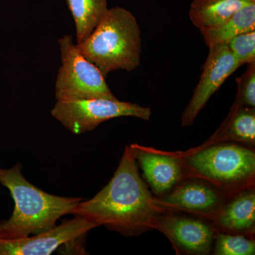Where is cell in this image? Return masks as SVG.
Returning <instances> with one entry per match:
<instances>
[{"label": "cell", "mask_w": 255, "mask_h": 255, "mask_svg": "<svg viewBox=\"0 0 255 255\" xmlns=\"http://www.w3.org/2000/svg\"><path fill=\"white\" fill-rule=\"evenodd\" d=\"M71 214L124 236H140L154 227L156 201L139 175L130 146L107 185L91 199L79 202Z\"/></svg>", "instance_id": "6da1fadb"}, {"label": "cell", "mask_w": 255, "mask_h": 255, "mask_svg": "<svg viewBox=\"0 0 255 255\" xmlns=\"http://www.w3.org/2000/svg\"><path fill=\"white\" fill-rule=\"evenodd\" d=\"M21 164L0 168V183L9 191L14 209L9 219L0 221V238L18 239L36 236L57 226L60 218L71 214L82 198L48 194L28 182Z\"/></svg>", "instance_id": "7a4b0ae2"}, {"label": "cell", "mask_w": 255, "mask_h": 255, "mask_svg": "<svg viewBox=\"0 0 255 255\" xmlns=\"http://www.w3.org/2000/svg\"><path fill=\"white\" fill-rule=\"evenodd\" d=\"M140 34L133 14L115 6L107 9L91 34L77 46L106 78L116 70L130 72L140 65Z\"/></svg>", "instance_id": "3957f363"}, {"label": "cell", "mask_w": 255, "mask_h": 255, "mask_svg": "<svg viewBox=\"0 0 255 255\" xmlns=\"http://www.w3.org/2000/svg\"><path fill=\"white\" fill-rule=\"evenodd\" d=\"M58 43L62 65L55 82L57 101L118 100L100 70L82 54L77 44L73 43V37L65 35L60 38Z\"/></svg>", "instance_id": "277c9868"}, {"label": "cell", "mask_w": 255, "mask_h": 255, "mask_svg": "<svg viewBox=\"0 0 255 255\" xmlns=\"http://www.w3.org/2000/svg\"><path fill=\"white\" fill-rule=\"evenodd\" d=\"M151 114L148 107L104 98L57 101L51 110L52 117L76 135L92 131L110 119L131 117L147 121Z\"/></svg>", "instance_id": "5b68a950"}, {"label": "cell", "mask_w": 255, "mask_h": 255, "mask_svg": "<svg viewBox=\"0 0 255 255\" xmlns=\"http://www.w3.org/2000/svg\"><path fill=\"white\" fill-rule=\"evenodd\" d=\"M186 162L201 177L227 185L246 182L255 172L254 151L235 144L206 147L189 155Z\"/></svg>", "instance_id": "8992f818"}, {"label": "cell", "mask_w": 255, "mask_h": 255, "mask_svg": "<svg viewBox=\"0 0 255 255\" xmlns=\"http://www.w3.org/2000/svg\"><path fill=\"white\" fill-rule=\"evenodd\" d=\"M241 67L228 48L227 43L209 48L200 80L182 117V127L192 125L201 110L225 81Z\"/></svg>", "instance_id": "52a82bcc"}, {"label": "cell", "mask_w": 255, "mask_h": 255, "mask_svg": "<svg viewBox=\"0 0 255 255\" xmlns=\"http://www.w3.org/2000/svg\"><path fill=\"white\" fill-rule=\"evenodd\" d=\"M95 228L97 226L94 223L75 216L36 236L18 239L0 238V255H49L64 245L75 243Z\"/></svg>", "instance_id": "ba28073f"}, {"label": "cell", "mask_w": 255, "mask_h": 255, "mask_svg": "<svg viewBox=\"0 0 255 255\" xmlns=\"http://www.w3.org/2000/svg\"><path fill=\"white\" fill-rule=\"evenodd\" d=\"M157 228L172 241L178 249L193 255H207L212 249L214 230L200 220L181 216L157 218Z\"/></svg>", "instance_id": "9c48e42d"}, {"label": "cell", "mask_w": 255, "mask_h": 255, "mask_svg": "<svg viewBox=\"0 0 255 255\" xmlns=\"http://www.w3.org/2000/svg\"><path fill=\"white\" fill-rule=\"evenodd\" d=\"M130 147L144 177L155 194L161 195L168 192L180 181L182 169L177 159L159 152L143 150L137 145Z\"/></svg>", "instance_id": "30bf717a"}, {"label": "cell", "mask_w": 255, "mask_h": 255, "mask_svg": "<svg viewBox=\"0 0 255 255\" xmlns=\"http://www.w3.org/2000/svg\"><path fill=\"white\" fill-rule=\"evenodd\" d=\"M163 202L168 206L198 212H209L221 204V196L213 188L201 182L191 181L176 188Z\"/></svg>", "instance_id": "8fae6325"}, {"label": "cell", "mask_w": 255, "mask_h": 255, "mask_svg": "<svg viewBox=\"0 0 255 255\" xmlns=\"http://www.w3.org/2000/svg\"><path fill=\"white\" fill-rule=\"evenodd\" d=\"M255 0H194L189 9L191 22L199 30L221 26L233 14Z\"/></svg>", "instance_id": "7c38bea8"}, {"label": "cell", "mask_w": 255, "mask_h": 255, "mask_svg": "<svg viewBox=\"0 0 255 255\" xmlns=\"http://www.w3.org/2000/svg\"><path fill=\"white\" fill-rule=\"evenodd\" d=\"M218 222L223 228L233 232H248L254 229L255 191H244L233 198L220 213Z\"/></svg>", "instance_id": "4fadbf2b"}, {"label": "cell", "mask_w": 255, "mask_h": 255, "mask_svg": "<svg viewBox=\"0 0 255 255\" xmlns=\"http://www.w3.org/2000/svg\"><path fill=\"white\" fill-rule=\"evenodd\" d=\"M253 31H255V2L243 6L221 26L200 31L206 46L210 48L227 43L242 33Z\"/></svg>", "instance_id": "5bb4252c"}, {"label": "cell", "mask_w": 255, "mask_h": 255, "mask_svg": "<svg viewBox=\"0 0 255 255\" xmlns=\"http://www.w3.org/2000/svg\"><path fill=\"white\" fill-rule=\"evenodd\" d=\"M73 15L77 44L91 34L107 12V0H65Z\"/></svg>", "instance_id": "9a60e30c"}, {"label": "cell", "mask_w": 255, "mask_h": 255, "mask_svg": "<svg viewBox=\"0 0 255 255\" xmlns=\"http://www.w3.org/2000/svg\"><path fill=\"white\" fill-rule=\"evenodd\" d=\"M220 133L223 138L254 145L255 108L236 104Z\"/></svg>", "instance_id": "2e32d148"}, {"label": "cell", "mask_w": 255, "mask_h": 255, "mask_svg": "<svg viewBox=\"0 0 255 255\" xmlns=\"http://www.w3.org/2000/svg\"><path fill=\"white\" fill-rule=\"evenodd\" d=\"M214 254L217 255H254L255 243L244 236L219 233L215 236Z\"/></svg>", "instance_id": "e0dca14e"}, {"label": "cell", "mask_w": 255, "mask_h": 255, "mask_svg": "<svg viewBox=\"0 0 255 255\" xmlns=\"http://www.w3.org/2000/svg\"><path fill=\"white\" fill-rule=\"evenodd\" d=\"M227 44L241 66L255 62V31L235 36Z\"/></svg>", "instance_id": "ac0fdd59"}, {"label": "cell", "mask_w": 255, "mask_h": 255, "mask_svg": "<svg viewBox=\"0 0 255 255\" xmlns=\"http://www.w3.org/2000/svg\"><path fill=\"white\" fill-rule=\"evenodd\" d=\"M238 92L236 103L243 107H255V62L248 64V69L236 79Z\"/></svg>", "instance_id": "d6986e66"}]
</instances>
